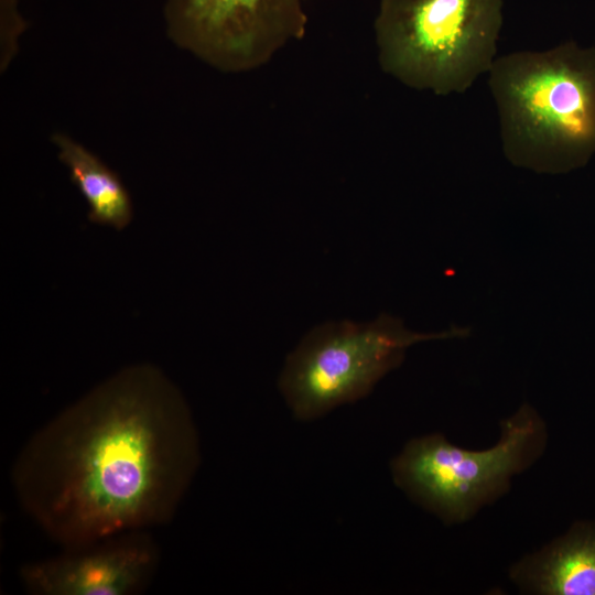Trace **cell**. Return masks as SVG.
Listing matches in <instances>:
<instances>
[{
    "label": "cell",
    "instance_id": "1",
    "mask_svg": "<svg viewBox=\"0 0 595 595\" xmlns=\"http://www.w3.org/2000/svg\"><path fill=\"white\" fill-rule=\"evenodd\" d=\"M201 464L176 385L151 364L116 371L35 431L11 468L24 512L72 548L169 523Z\"/></svg>",
    "mask_w": 595,
    "mask_h": 595
},
{
    "label": "cell",
    "instance_id": "2",
    "mask_svg": "<svg viewBox=\"0 0 595 595\" xmlns=\"http://www.w3.org/2000/svg\"><path fill=\"white\" fill-rule=\"evenodd\" d=\"M488 86L512 165L561 174L595 153V47L567 41L496 57Z\"/></svg>",
    "mask_w": 595,
    "mask_h": 595
},
{
    "label": "cell",
    "instance_id": "3",
    "mask_svg": "<svg viewBox=\"0 0 595 595\" xmlns=\"http://www.w3.org/2000/svg\"><path fill=\"white\" fill-rule=\"evenodd\" d=\"M502 0H380L374 22L381 69L437 96L463 94L490 71Z\"/></svg>",
    "mask_w": 595,
    "mask_h": 595
},
{
    "label": "cell",
    "instance_id": "4",
    "mask_svg": "<svg viewBox=\"0 0 595 595\" xmlns=\"http://www.w3.org/2000/svg\"><path fill=\"white\" fill-rule=\"evenodd\" d=\"M469 333V327L461 326L434 333L413 332L390 314H380L367 323H324L310 331L288 355L279 390L296 420H316L367 397L402 364L412 345L464 338Z\"/></svg>",
    "mask_w": 595,
    "mask_h": 595
},
{
    "label": "cell",
    "instance_id": "5",
    "mask_svg": "<svg viewBox=\"0 0 595 595\" xmlns=\"http://www.w3.org/2000/svg\"><path fill=\"white\" fill-rule=\"evenodd\" d=\"M548 432L530 404L500 423L490 448L469 451L434 433L410 440L392 459L394 484L447 524L472 518L509 490L511 478L544 452Z\"/></svg>",
    "mask_w": 595,
    "mask_h": 595
},
{
    "label": "cell",
    "instance_id": "6",
    "mask_svg": "<svg viewBox=\"0 0 595 595\" xmlns=\"http://www.w3.org/2000/svg\"><path fill=\"white\" fill-rule=\"evenodd\" d=\"M307 1L173 0V11L191 40L214 60L253 68L304 37Z\"/></svg>",
    "mask_w": 595,
    "mask_h": 595
},
{
    "label": "cell",
    "instance_id": "7",
    "mask_svg": "<svg viewBox=\"0 0 595 595\" xmlns=\"http://www.w3.org/2000/svg\"><path fill=\"white\" fill-rule=\"evenodd\" d=\"M160 549L148 530H132L62 548L19 571L31 595H136L151 583Z\"/></svg>",
    "mask_w": 595,
    "mask_h": 595
},
{
    "label": "cell",
    "instance_id": "8",
    "mask_svg": "<svg viewBox=\"0 0 595 595\" xmlns=\"http://www.w3.org/2000/svg\"><path fill=\"white\" fill-rule=\"evenodd\" d=\"M509 576L538 595H595V519L575 522L539 551L515 563Z\"/></svg>",
    "mask_w": 595,
    "mask_h": 595
},
{
    "label": "cell",
    "instance_id": "9",
    "mask_svg": "<svg viewBox=\"0 0 595 595\" xmlns=\"http://www.w3.org/2000/svg\"><path fill=\"white\" fill-rule=\"evenodd\" d=\"M60 159L67 165L71 178L85 197L88 219L116 230L132 219V203L119 176L84 147L62 134L53 137Z\"/></svg>",
    "mask_w": 595,
    "mask_h": 595
}]
</instances>
